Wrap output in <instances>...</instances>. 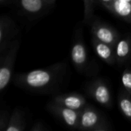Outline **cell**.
<instances>
[{
    "label": "cell",
    "instance_id": "cell-1",
    "mask_svg": "<svg viewBox=\"0 0 131 131\" xmlns=\"http://www.w3.org/2000/svg\"><path fill=\"white\" fill-rule=\"evenodd\" d=\"M64 65L62 63L43 69L16 74L14 82L16 85L29 91H45L54 88L63 76Z\"/></svg>",
    "mask_w": 131,
    "mask_h": 131
},
{
    "label": "cell",
    "instance_id": "cell-2",
    "mask_svg": "<svg viewBox=\"0 0 131 131\" xmlns=\"http://www.w3.org/2000/svg\"><path fill=\"white\" fill-rule=\"evenodd\" d=\"M78 129L81 130H110V125L101 114L90 104H86L81 110Z\"/></svg>",
    "mask_w": 131,
    "mask_h": 131
},
{
    "label": "cell",
    "instance_id": "cell-3",
    "mask_svg": "<svg viewBox=\"0 0 131 131\" xmlns=\"http://www.w3.org/2000/svg\"><path fill=\"white\" fill-rule=\"evenodd\" d=\"M19 40L12 41L5 52L1 54V68H0V91H3L12 79L15 61L19 48Z\"/></svg>",
    "mask_w": 131,
    "mask_h": 131
},
{
    "label": "cell",
    "instance_id": "cell-4",
    "mask_svg": "<svg viewBox=\"0 0 131 131\" xmlns=\"http://www.w3.org/2000/svg\"><path fill=\"white\" fill-rule=\"evenodd\" d=\"M71 59L78 71H83L88 64V52L83 40L81 28L75 33L74 40L71 50Z\"/></svg>",
    "mask_w": 131,
    "mask_h": 131
},
{
    "label": "cell",
    "instance_id": "cell-5",
    "mask_svg": "<svg viewBox=\"0 0 131 131\" xmlns=\"http://www.w3.org/2000/svg\"><path fill=\"white\" fill-rule=\"evenodd\" d=\"M47 107L54 115H55L58 119H60L66 126L71 128L78 129L81 111L71 109L64 106L58 104L53 101H51L48 105Z\"/></svg>",
    "mask_w": 131,
    "mask_h": 131
},
{
    "label": "cell",
    "instance_id": "cell-6",
    "mask_svg": "<svg viewBox=\"0 0 131 131\" xmlns=\"http://www.w3.org/2000/svg\"><path fill=\"white\" fill-rule=\"evenodd\" d=\"M88 94L101 105L111 107L112 105V96L107 83L102 79H97L88 87Z\"/></svg>",
    "mask_w": 131,
    "mask_h": 131
},
{
    "label": "cell",
    "instance_id": "cell-7",
    "mask_svg": "<svg viewBox=\"0 0 131 131\" xmlns=\"http://www.w3.org/2000/svg\"><path fill=\"white\" fill-rule=\"evenodd\" d=\"M91 31L94 38L114 47L120 39L118 32L114 28L99 21L93 23Z\"/></svg>",
    "mask_w": 131,
    "mask_h": 131
},
{
    "label": "cell",
    "instance_id": "cell-8",
    "mask_svg": "<svg viewBox=\"0 0 131 131\" xmlns=\"http://www.w3.org/2000/svg\"><path fill=\"white\" fill-rule=\"evenodd\" d=\"M18 30L14 21L8 15L0 18V54H2L12 42Z\"/></svg>",
    "mask_w": 131,
    "mask_h": 131
},
{
    "label": "cell",
    "instance_id": "cell-9",
    "mask_svg": "<svg viewBox=\"0 0 131 131\" xmlns=\"http://www.w3.org/2000/svg\"><path fill=\"white\" fill-rule=\"evenodd\" d=\"M52 101L58 104L77 111L82 110L87 104L84 97L81 94L77 92L57 95L53 98Z\"/></svg>",
    "mask_w": 131,
    "mask_h": 131
},
{
    "label": "cell",
    "instance_id": "cell-10",
    "mask_svg": "<svg viewBox=\"0 0 131 131\" xmlns=\"http://www.w3.org/2000/svg\"><path fill=\"white\" fill-rule=\"evenodd\" d=\"M21 11L30 16H38L43 14L51 6L47 0H18Z\"/></svg>",
    "mask_w": 131,
    "mask_h": 131
},
{
    "label": "cell",
    "instance_id": "cell-11",
    "mask_svg": "<svg viewBox=\"0 0 131 131\" xmlns=\"http://www.w3.org/2000/svg\"><path fill=\"white\" fill-rule=\"evenodd\" d=\"M94 49L97 54V55L104 62L108 64H114L116 62V57H115V50L114 47L101 41L95 38H93L92 40Z\"/></svg>",
    "mask_w": 131,
    "mask_h": 131
},
{
    "label": "cell",
    "instance_id": "cell-12",
    "mask_svg": "<svg viewBox=\"0 0 131 131\" xmlns=\"http://www.w3.org/2000/svg\"><path fill=\"white\" fill-rule=\"evenodd\" d=\"M107 10L118 18L131 22V0H113Z\"/></svg>",
    "mask_w": 131,
    "mask_h": 131
},
{
    "label": "cell",
    "instance_id": "cell-13",
    "mask_svg": "<svg viewBox=\"0 0 131 131\" xmlns=\"http://www.w3.org/2000/svg\"><path fill=\"white\" fill-rule=\"evenodd\" d=\"M116 62L118 64H123L129 58L131 53V37L127 35L120 38L114 46Z\"/></svg>",
    "mask_w": 131,
    "mask_h": 131
},
{
    "label": "cell",
    "instance_id": "cell-14",
    "mask_svg": "<svg viewBox=\"0 0 131 131\" xmlns=\"http://www.w3.org/2000/svg\"><path fill=\"white\" fill-rule=\"evenodd\" d=\"M25 127L26 124L21 111L18 108H15L10 116L8 125L5 131H23Z\"/></svg>",
    "mask_w": 131,
    "mask_h": 131
},
{
    "label": "cell",
    "instance_id": "cell-15",
    "mask_svg": "<svg viewBox=\"0 0 131 131\" xmlns=\"http://www.w3.org/2000/svg\"><path fill=\"white\" fill-rule=\"evenodd\" d=\"M118 104L124 116L131 121V94L125 90L121 91L118 97Z\"/></svg>",
    "mask_w": 131,
    "mask_h": 131
},
{
    "label": "cell",
    "instance_id": "cell-16",
    "mask_svg": "<svg viewBox=\"0 0 131 131\" xmlns=\"http://www.w3.org/2000/svg\"><path fill=\"white\" fill-rule=\"evenodd\" d=\"M84 5V21L85 23H89L94 15V8L96 0H83Z\"/></svg>",
    "mask_w": 131,
    "mask_h": 131
},
{
    "label": "cell",
    "instance_id": "cell-17",
    "mask_svg": "<svg viewBox=\"0 0 131 131\" xmlns=\"http://www.w3.org/2000/svg\"><path fill=\"white\" fill-rule=\"evenodd\" d=\"M121 82L126 91L131 94V69L127 67L121 76Z\"/></svg>",
    "mask_w": 131,
    "mask_h": 131
},
{
    "label": "cell",
    "instance_id": "cell-18",
    "mask_svg": "<svg viewBox=\"0 0 131 131\" xmlns=\"http://www.w3.org/2000/svg\"><path fill=\"white\" fill-rule=\"evenodd\" d=\"M9 119H10V116L8 114V112L7 111H2L0 116V130H6V128L8 125Z\"/></svg>",
    "mask_w": 131,
    "mask_h": 131
},
{
    "label": "cell",
    "instance_id": "cell-19",
    "mask_svg": "<svg viewBox=\"0 0 131 131\" xmlns=\"http://www.w3.org/2000/svg\"><path fill=\"white\" fill-rule=\"evenodd\" d=\"M47 129L45 128V125L42 124V123H41V122H36L34 125H33V127L30 129V130L31 131H43V130H46Z\"/></svg>",
    "mask_w": 131,
    "mask_h": 131
},
{
    "label": "cell",
    "instance_id": "cell-20",
    "mask_svg": "<svg viewBox=\"0 0 131 131\" xmlns=\"http://www.w3.org/2000/svg\"><path fill=\"white\" fill-rule=\"evenodd\" d=\"M112 1L113 0H96V2H98L101 5H102L104 8L107 9Z\"/></svg>",
    "mask_w": 131,
    "mask_h": 131
},
{
    "label": "cell",
    "instance_id": "cell-21",
    "mask_svg": "<svg viewBox=\"0 0 131 131\" xmlns=\"http://www.w3.org/2000/svg\"><path fill=\"white\" fill-rule=\"evenodd\" d=\"M47 2H48V3L49 4V5L51 7V6H53V5H54L56 0H47Z\"/></svg>",
    "mask_w": 131,
    "mask_h": 131
},
{
    "label": "cell",
    "instance_id": "cell-22",
    "mask_svg": "<svg viewBox=\"0 0 131 131\" xmlns=\"http://www.w3.org/2000/svg\"><path fill=\"white\" fill-rule=\"evenodd\" d=\"M0 2L2 5H5L9 2V0H0Z\"/></svg>",
    "mask_w": 131,
    "mask_h": 131
}]
</instances>
